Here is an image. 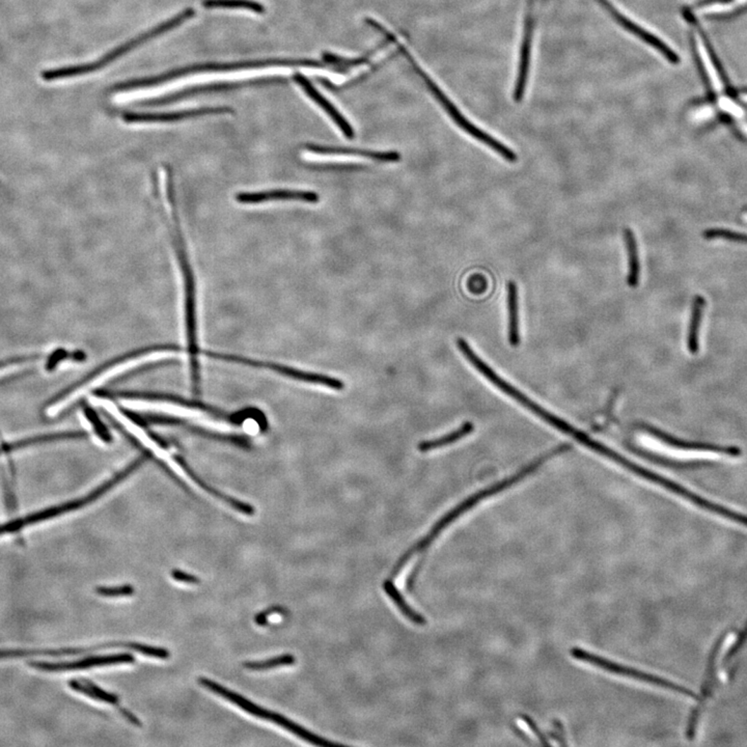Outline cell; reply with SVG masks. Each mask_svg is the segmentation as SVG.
I'll list each match as a JSON object with an SVG mask.
<instances>
[{
    "label": "cell",
    "mask_w": 747,
    "mask_h": 747,
    "mask_svg": "<svg viewBox=\"0 0 747 747\" xmlns=\"http://www.w3.org/2000/svg\"><path fill=\"white\" fill-rule=\"evenodd\" d=\"M163 177H164L163 185H164L165 189V202H167V210H169V226H171V236H173L174 243L176 245L178 264H180L183 279H184L185 324H186L185 328H186L187 351H188L193 391L195 394H200V374L198 356H200V350L198 344L195 277H193V268H191L190 262H189L184 238H183L182 231H181L177 206H176L175 193H174L173 178H171V173L169 169H164Z\"/></svg>",
    "instance_id": "3957f363"
},
{
    "label": "cell",
    "mask_w": 747,
    "mask_h": 747,
    "mask_svg": "<svg viewBox=\"0 0 747 747\" xmlns=\"http://www.w3.org/2000/svg\"><path fill=\"white\" fill-rule=\"evenodd\" d=\"M570 654L576 660L590 663V664L599 667V669H605V671L609 672V673L636 679V680L643 681V682L649 683V684L656 685V686L663 687V688L684 694V696H689V698H696V694L691 689H687L686 687L680 686V685L675 684V683L671 682L667 679L660 678L658 676L650 675V674L632 669V667H624V665L608 660V659L600 657V656L590 653V652L585 651V650L581 649V648H573V649L570 650Z\"/></svg>",
    "instance_id": "30bf717a"
},
{
    "label": "cell",
    "mask_w": 747,
    "mask_h": 747,
    "mask_svg": "<svg viewBox=\"0 0 747 747\" xmlns=\"http://www.w3.org/2000/svg\"><path fill=\"white\" fill-rule=\"evenodd\" d=\"M572 449V447L570 444H559L557 447H553L549 451H546L543 455L538 457L537 459L533 460L532 462L528 463V465L517 471L515 475H511V477L506 478L500 482H495V484L491 485V486L487 487V488L480 490L479 492L475 493V494L470 495L467 497L466 499L463 500L460 502L458 506L455 508L451 509L449 512H447L442 519L438 520L436 522L435 526L431 528L429 534L426 537L423 538L420 542L412 546L411 548L403 554V557L399 559L398 563L394 566V569L391 571V577H396V575L400 573V571L403 569L405 564L411 559L412 555L415 554L418 552H424L430 544L438 537V535L444 530L447 526H449L451 522L455 521L457 518L461 516L464 513L468 512L471 509L475 508L479 502L486 499V498L493 497V495L497 494V493L502 492L506 489L510 488V487L514 486L515 484L519 482L520 480L526 479L528 475H532L535 470L540 468L544 463L547 462L548 460L552 459L555 456L561 455V454L567 453Z\"/></svg>",
    "instance_id": "277c9868"
},
{
    "label": "cell",
    "mask_w": 747,
    "mask_h": 747,
    "mask_svg": "<svg viewBox=\"0 0 747 747\" xmlns=\"http://www.w3.org/2000/svg\"><path fill=\"white\" fill-rule=\"evenodd\" d=\"M641 427L654 438H657L659 442L667 444V447L685 451V453L693 454L696 458L717 459V458L724 457L737 458L738 456L741 455V449L738 447H718V445L700 444V442H684L655 427L643 425Z\"/></svg>",
    "instance_id": "4fadbf2b"
},
{
    "label": "cell",
    "mask_w": 747,
    "mask_h": 747,
    "mask_svg": "<svg viewBox=\"0 0 747 747\" xmlns=\"http://www.w3.org/2000/svg\"><path fill=\"white\" fill-rule=\"evenodd\" d=\"M69 686L72 691L85 694V696H89L92 700L108 703V704L114 705L116 707L120 705V696L105 691L104 689L90 682L87 679H71L69 681Z\"/></svg>",
    "instance_id": "ffe728a7"
},
{
    "label": "cell",
    "mask_w": 747,
    "mask_h": 747,
    "mask_svg": "<svg viewBox=\"0 0 747 747\" xmlns=\"http://www.w3.org/2000/svg\"><path fill=\"white\" fill-rule=\"evenodd\" d=\"M705 299L702 296H696L691 312V324H689L688 336H687V348L691 354H696L700 349V329L702 324L703 312L705 308Z\"/></svg>",
    "instance_id": "d4e9b609"
},
{
    "label": "cell",
    "mask_w": 747,
    "mask_h": 747,
    "mask_svg": "<svg viewBox=\"0 0 747 747\" xmlns=\"http://www.w3.org/2000/svg\"><path fill=\"white\" fill-rule=\"evenodd\" d=\"M720 107L724 108L727 111L731 112L735 116H741L743 114L741 108L738 107L737 104L733 102V101L729 100V99H722L720 101Z\"/></svg>",
    "instance_id": "d590c367"
},
{
    "label": "cell",
    "mask_w": 747,
    "mask_h": 747,
    "mask_svg": "<svg viewBox=\"0 0 747 747\" xmlns=\"http://www.w3.org/2000/svg\"><path fill=\"white\" fill-rule=\"evenodd\" d=\"M704 236L707 239L722 238V239L731 240V241L747 243V235L746 233H735V231L722 230V229H715V230L713 229V230L706 231Z\"/></svg>",
    "instance_id": "1f68e13d"
},
{
    "label": "cell",
    "mask_w": 747,
    "mask_h": 747,
    "mask_svg": "<svg viewBox=\"0 0 747 747\" xmlns=\"http://www.w3.org/2000/svg\"><path fill=\"white\" fill-rule=\"evenodd\" d=\"M101 497H102V492L98 488H96L92 492H90L89 494L85 495V497L70 500V502H66L63 504H57V506H50V508L44 509V510L37 511V512L32 513V514L26 515L24 517L11 520V521L6 522V523L0 524V537L4 535L16 534L22 528H28V526H35V524L40 523V522L47 521V520L54 519V518L61 516V515L67 514V513L80 510V509L89 506L92 502H97Z\"/></svg>",
    "instance_id": "8fae6325"
},
{
    "label": "cell",
    "mask_w": 747,
    "mask_h": 747,
    "mask_svg": "<svg viewBox=\"0 0 747 747\" xmlns=\"http://www.w3.org/2000/svg\"><path fill=\"white\" fill-rule=\"evenodd\" d=\"M294 80L299 87H301L304 92L336 123V125L338 126L339 129L343 132L346 138H349V140L354 138L356 133H354V129L352 128L351 124L346 120L345 116L336 109V107L312 85V83L305 76H303L300 73L299 74L297 73V74L294 75Z\"/></svg>",
    "instance_id": "e0dca14e"
},
{
    "label": "cell",
    "mask_w": 747,
    "mask_h": 747,
    "mask_svg": "<svg viewBox=\"0 0 747 747\" xmlns=\"http://www.w3.org/2000/svg\"><path fill=\"white\" fill-rule=\"evenodd\" d=\"M205 356L217 360L226 361V363H238V365H248V367L257 368V369H267L281 376L288 377L293 380L301 381V382L310 383V384L322 385V387H329V389L341 391L345 389L344 381L339 380L334 377L327 375L312 373L305 372L303 370L295 369L281 363H271V361L255 360V359L248 358L244 356H233V354L218 353V352H204Z\"/></svg>",
    "instance_id": "9c48e42d"
},
{
    "label": "cell",
    "mask_w": 747,
    "mask_h": 747,
    "mask_svg": "<svg viewBox=\"0 0 747 747\" xmlns=\"http://www.w3.org/2000/svg\"><path fill=\"white\" fill-rule=\"evenodd\" d=\"M380 34L382 35L389 43L394 44V45L396 46L399 52H400V54L405 57V59L408 61L412 69L414 70V72H415L416 74L420 77V79L424 81L427 89H429L430 92H432V95L435 97L436 100L442 105L445 111L449 114L451 120L456 123V125H457L458 127L461 128L463 131L466 132L467 134L473 136V138L479 140L480 142L484 143L487 147H491L493 151L499 154L504 160L508 161V162H516V153H514L510 147H508L506 145H504V143L500 142L497 138L491 136L490 134L486 133V132L482 131L480 128H478L477 126L469 122V121L463 116L461 112H460L458 107H456L455 104L449 100V98H447V95L442 92V90L436 85L435 81H434L433 79L427 74V72L418 65V61H416L415 59L412 56L411 54L408 51V49H407L405 46H403L402 44L399 43L396 37H394L391 32H389L387 28H382L380 30Z\"/></svg>",
    "instance_id": "52a82bcc"
},
{
    "label": "cell",
    "mask_w": 747,
    "mask_h": 747,
    "mask_svg": "<svg viewBox=\"0 0 747 747\" xmlns=\"http://www.w3.org/2000/svg\"><path fill=\"white\" fill-rule=\"evenodd\" d=\"M83 413H85V418L89 420L90 425H92V429H94L95 433L97 434L99 438L102 440L105 444H109L111 442L112 438L110 436L109 431L105 425L101 422L99 418L98 414L94 411L90 406L85 405L83 407Z\"/></svg>",
    "instance_id": "f546056e"
},
{
    "label": "cell",
    "mask_w": 747,
    "mask_h": 747,
    "mask_svg": "<svg viewBox=\"0 0 747 747\" xmlns=\"http://www.w3.org/2000/svg\"><path fill=\"white\" fill-rule=\"evenodd\" d=\"M85 358H87V356H85V352L80 351V350L70 352L68 350L63 349V348H59V349L55 350L48 356L45 369L46 371L51 372L61 361L67 360V359H71V360L75 361H83L85 360Z\"/></svg>",
    "instance_id": "f1b7e54d"
},
{
    "label": "cell",
    "mask_w": 747,
    "mask_h": 747,
    "mask_svg": "<svg viewBox=\"0 0 747 747\" xmlns=\"http://www.w3.org/2000/svg\"><path fill=\"white\" fill-rule=\"evenodd\" d=\"M230 107H202L195 109L180 110L171 112H125L122 120L127 124H145V123H173L212 114H233Z\"/></svg>",
    "instance_id": "9a60e30c"
},
{
    "label": "cell",
    "mask_w": 747,
    "mask_h": 747,
    "mask_svg": "<svg viewBox=\"0 0 747 747\" xmlns=\"http://www.w3.org/2000/svg\"><path fill=\"white\" fill-rule=\"evenodd\" d=\"M85 437H87V433L85 431H63L56 432V433L44 434V435L32 436V437L23 438V439L17 440V442H4V444H0V455H6V454H11L13 451H18V449H24V447H30V445L48 444V442H61V440L67 439H83V438Z\"/></svg>",
    "instance_id": "d6986e66"
},
{
    "label": "cell",
    "mask_w": 747,
    "mask_h": 747,
    "mask_svg": "<svg viewBox=\"0 0 747 747\" xmlns=\"http://www.w3.org/2000/svg\"><path fill=\"white\" fill-rule=\"evenodd\" d=\"M552 726L553 731H557V733L559 734V735L561 736L563 739L566 740V731L565 727H564V724H561V722H559V719H553Z\"/></svg>",
    "instance_id": "74e56055"
},
{
    "label": "cell",
    "mask_w": 747,
    "mask_h": 747,
    "mask_svg": "<svg viewBox=\"0 0 747 747\" xmlns=\"http://www.w3.org/2000/svg\"><path fill=\"white\" fill-rule=\"evenodd\" d=\"M296 662V659L291 654L277 656V657L266 659V660L245 661L243 667L250 671H265V669H275L279 667H288Z\"/></svg>",
    "instance_id": "83f0119b"
},
{
    "label": "cell",
    "mask_w": 747,
    "mask_h": 747,
    "mask_svg": "<svg viewBox=\"0 0 747 747\" xmlns=\"http://www.w3.org/2000/svg\"><path fill=\"white\" fill-rule=\"evenodd\" d=\"M180 353V348L175 345L151 346L129 352L101 365L78 382L59 392L46 405V414L48 416H55L63 413L68 409H71L73 405L80 400L83 394L104 384L107 381L135 370L165 363L169 359L177 358L176 356Z\"/></svg>",
    "instance_id": "7a4b0ae2"
},
{
    "label": "cell",
    "mask_w": 747,
    "mask_h": 747,
    "mask_svg": "<svg viewBox=\"0 0 747 747\" xmlns=\"http://www.w3.org/2000/svg\"><path fill=\"white\" fill-rule=\"evenodd\" d=\"M198 684L202 685V686L204 687V688H206L207 691L221 696L224 700H229L231 704H235L236 706L239 707V708L242 709L243 711L248 712L250 715L261 718V719L268 720V722H271L272 724H277V726L286 729V731H291V733L294 734V735L303 738V739L305 740V741L310 742V743L321 746H339L338 743L327 741V740L323 739V738L310 733L308 729L303 728V727L299 726V724H295L292 720L288 719L285 716L281 715V714L277 713V712L262 708L259 705H255V703L250 702V700L244 698L241 694L233 693V691H230V689L226 688V687L214 682L211 679L202 676V678L198 679Z\"/></svg>",
    "instance_id": "ba28073f"
},
{
    "label": "cell",
    "mask_w": 747,
    "mask_h": 747,
    "mask_svg": "<svg viewBox=\"0 0 747 747\" xmlns=\"http://www.w3.org/2000/svg\"><path fill=\"white\" fill-rule=\"evenodd\" d=\"M284 81L281 78H259L250 79V80L224 81V83H208V85H195V87H187L175 92V94L167 95L160 98L151 99V100L142 101L138 103L140 107H161V105L171 104L178 101L185 100L191 97L200 96V95L215 94V92H231V90L243 89V87H257V85H275Z\"/></svg>",
    "instance_id": "7c38bea8"
},
{
    "label": "cell",
    "mask_w": 747,
    "mask_h": 747,
    "mask_svg": "<svg viewBox=\"0 0 747 747\" xmlns=\"http://www.w3.org/2000/svg\"><path fill=\"white\" fill-rule=\"evenodd\" d=\"M746 638H747V623H746V627H744L743 629H742V631L740 632L739 636H738L737 641H736L735 645H733V648H731V651H729V653L728 654V656H727L726 661H729V659L733 658L734 656H735L736 654H737L738 652H739V650L741 649L742 645H743L744 643H746V641L747 640Z\"/></svg>",
    "instance_id": "e575fe53"
},
{
    "label": "cell",
    "mask_w": 747,
    "mask_h": 747,
    "mask_svg": "<svg viewBox=\"0 0 747 747\" xmlns=\"http://www.w3.org/2000/svg\"><path fill=\"white\" fill-rule=\"evenodd\" d=\"M729 4H731L734 10H736V8H741V6H746L747 0H731Z\"/></svg>",
    "instance_id": "f35d334b"
},
{
    "label": "cell",
    "mask_w": 747,
    "mask_h": 747,
    "mask_svg": "<svg viewBox=\"0 0 747 747\" xmlns=\"http://www.w3.org/2000/svg\"><path fill=\"white\" fill-rule=\"evenodd\" d=\"M236 200L239 204L255 205L262 202H277V200H297V202L317 204L320 200L318 193L312 191L289 190V189H277V190L261 191V193H243L236 195Z\"/></svg>",
    "instance_id": "2e32d148"
},
{
    "label": "cell",
    "mask_w": 747,
    "mask_h": 747,
    "mask_svg": "<svg viewBox=\"0 0 747 747\" xmlns=\"http://www.w3.org/2000/svg\"><path fill=\"white\" fill-rule=\"evenodd\" d=\"M202 6L209 10L226 8V10H246L255 14H264L266 8L263 4L255 0H204Z\"/></svg>",
    "instance_id": "4316f807"
},
{
    "label": "cell",
    "mask_w": 747,
    "mask_h": 747,
    "mask_svg": "<svg viewBox=\"0 0 747 747\" xmlns=\"http://www.w3.org/2000/svg\"><path fill=\"white\" fill-rule=\"evenodd\" d=\"M514 729L515 731H516V733L518 734V735L520 736V737L523 738V740H526V741L528 742L530 741V740H528V736H526V734H524L523 731H521V729H518L517 727H515Z\"/></svg>",
    "instance_id": "ab89813d"
},
{
    "label": "cell",
    "mask_w": 747,
    "mask_h": 747,
    "mask_svg": "<svg viewBox=\"0 0 747 747\" xmlns=\"http://www.w3.org/2000/svg\"><path fill=\"white\" fill-rule=\"evenodd\" d=\"M694 45H696V54L700 57V63L706 72L708 80L710 81L712 89L717 92H722L724 90V83L700 35H696L694 37Z\"/></svg>",
    "instance_id": "603a6c76"
},
{
    "label": "cell",
    "mask_w": 747,
    "mask_h": 747,
    "mask_svg": "<svg viewBox=\"0 0 747 747\" xmlns=\"http://www.w3.org/2000/svg\"><path fill=\"white\" fill-rule=\"evenodd\" d=\"M509 341L516 346L520 343L519 305H518V289L514 281L508 285Z\"/></svg>",
    "instance_id": "cb8c5ba5"
},
{
    "label": "cell",
    "mask_w": 747,
    "mask_h": 747,
    "mask_svg": "<svg viewBox=\"0 0 747 747\" xmlns=\"http://www.w3.org/2000/svg\"><path fill=\"white\" fill-rule=\"evenodd\" d=\"M96 402L99 406L102 407L107 412L108 415L119 426L122 427V429L126 431V433L132 439H134V442L142 445L147 449L150 456L153 455L158 461L162 463L165 469L173 473L174 477L177 478L182 482H184L185 486L193 487L195 490L202 491L206 494L210 495L214 499H217L218 502H222V504H228L233 510L242 513L246 516H253L255 515V510L251 504L236 499L235 497H231L230 495L224 494V493L220 492L217 489L213 488L210 485L207 484L205 480L200 479L195 473H193V469L185 463L182 458L178 457L175 454H171L169 451L166 444L162 442V439L145 430V427L140 425V423L133 415L131 416L127 412L123 411L108 396H98L97 394Z\"/></svg>",
    "instance_id": "6da1fadb"
},
{
    "label": "cell",
    "mask_w": 747,
    "mask_h": 747,
    "mask_svg": "<svg viewBox=\"0 0 747 747\" xmlns=\"http://www.w3.org/2000/svg\"><path fill=\"white\" fill-rule=\"evenodd\" d=\"M97 594L103 597H127L135 593V588L131 585H116V587H97Z\"/></svg>",
    "instance_id": "4dcf8cb0"
},
{
    "label": "cell",
    "mask_w": 747,
    "mask_h": 747,
    "mask_svg": "<svg viewBox=\"0 0 747 747\" xmlns=\"http://www.w3.org/2000/svg\"><path fill=\"white\" fill-rule=\"evenodd\" d=\"M118 708L119 711H120V713L122 714L123 716H124L126 719H127L128 722H130V724H133V726L136 727H142V722H140V720L138 719V718L136 717V716L134 715L133 713H131V712L128 711L127 709L122 708V707H120V705H119Z\"/></svg>",
    "instance_id": "8d00e7d4"
},
{
    "label": "cell",
    "mask_w": 747,
    "mask_h": 747,
    "mask_svg": "<svg viewBox=\"0 0 747 747\" xmlns=\"http://www.w3.org/2000/svg\"><path fill=\"white\" fill-rule=\"evenodd\" d=\"M195 16V11L193 8H188L187 10L183 11L177 16L173 17L167 21L162 22L159 25L155 26L152 30H147V32H143L140 36L134 37V39L130 40V41L126 42L119 47L114 48L112 51L109 54H105L104 56L99 59L98 61H92V63H83V65L77 66H69V67L57 68V69L46 70V71L42 72L41 77L44 81L47 83H52V81L63 80V79L74 78V77L83 76V75L90 74V73H94L99 71V70L103 69V68L107 67L110 63H114L116 59H120L123 55L129 54L132 50L135 48L140 47L147 42L151 41V40L156 39L159 36H162L165 32H171V30H175L178 26L182 25L185 22L188 20L193 19Z\"/></svg>",
    "instance_id": "8992f818"
},
{
    "label": "cell",
    "mask_w": 747,
    "mask_h": 747,
    "mask_svg": "<svg viewBox=\"0 0 747 747\" xmlns=\"http://www.w3.org/2000/svg\"><path fill=\"white\" fill-rule=\"evenodd\" d=\"M626 248L628 255V286L636 288L638 286L640 279V262L638 257V243H636V236L630 229H626L624 231Z\"/></svg>",
    "instance_id": "44dd1931"
},
{
    "label": "cell",
    "mask_w": 747,
    "mask_h": 747,
    "mask_svg": "<svg viewBox=\"0 0 747 747\" xmlns=\"http://www.w3.org/2000/svg\"><path fill=\"white\" fill-rule=\"evenodd\" d=\"M305 149L310 153L318 154V155L358 156V157L367 158V159L384 163L399 162L401 160V154L396 151L378 152L371 151V150L356 149V147L314 145V143H308V145H305Z\"/></svg>",
    "instance_id": "ac0fdd59"
},
{
    "label": "cell",
    "mask_w": 747,
    "mask_h": 747,
    "mask_svg": "<svg viewBox=\"0 0 747 747\" xmlns=\"http://www.w3.org/2000/svg\"><path fill=\"white\" fill-rule=\"evenodd\" d=\"M475 430V425L471 422L463 423L461 427L458 429L454 430L451 433L445 434L442 437L434 438V439L426 440V442H422L418 444V449L422 453H427V451H434V449H442V447H447V445L455 444V442H459L462 438L466 437L469 434L473 433Z\"/></svg>",
    "instance_id": "7402d4cb"
},
{
    "label": "cell",
    "mask_w": 747,
    "mask_h": 747,
    "mask_svg": "<svg viewBox=\"0 0 747 747\" xmlns=\"http://www.w3.org/2000/svg\"><path fill=\"white\" fill-rule=\"evenodd\" d=\"M520 719H522L523 720V722H526V726H528V729H530V731H532L533 733H534L535 735L537 736L538 739L541 741L542 744H544V746H550L549 741H548L547 738H546L545 735L542 733L541 729H539V727H538V724H535V720L533 719L530 716L526 715V714H523V715H520Z\"/></svg>",
    "instance_id": "836d02e7"
},
{
    "label": "cell",
    "mask_w": 747,
    "mask_h": 747,
    "mask_svg": "<svg viewBox=\"0 0 747 747\" xmlns=\"http://www.w3.org/2000/svg\"><path fill=\"white\" fill-rule=\"evenodd\" d=\"M135 662V657L130 653L110 654V655L90 656L75 661H61V662H47V661H32L28 663L30 667L37 671L69 672L79 669H94V667H109V665L123 664V663Z\"/></svg>",
    "instance_id": "5bb4252c"
},
{
    "label": "cell",
    "mask_w": 747,
    "mask_h": 747,
    "mask_svg": "<svg viewBox=\"0 0 747 747\" xmlns=\"http://www.w3.org/2000/svg\"><path fill=\"white\" fill-rule=\"evenodd\" d=\"M171 578L175 579L178 583H187V585H198L200 583V579L196 577L195 575L189 574V573L182 570H171Z\"/></svg>",
    "instance_id": "d6a6232c"
},
{
    "label": "cell",
    "mask_w": 747,
    "mask_h": 747,
    "mask_svg": "<svg viewBox=\"0 0 747 747\" xmlns=\"http://www.w3.org/2000/svg\"><path fill=\"white\" fill-rule=\"evenodd\" d=\"M383 588H384L385 593L387 596L391 599L392 602L396 605V607L401 610L403 614L411 621L412 623L415 624L418 626H425L427 624L426 619L424 617L420 616L418 612L411 608V606L406 602L403 595L399 592L398 588L394 585L391 581H385L383 583Z\"/></svg>",
    "instance_id": "484cf974"
},
{
    "label": "cell",
    "mask_w": 747,
    "mask_h": 747,
    "mask_svg": "<svg viewBox=\"0 0 747 747\" xmlns=\"http://www.w3.org/2000/svg\"><path fill=\"white\" fill-rule=\"evenodd\" d=\"M272 67L326 69L330 67V65L323 61L305 59H250V61H226V63L210 61V63H195V65L177 68V69L155 75V76L142 77V78L124 81V83L114 85L111 87V92H124L145 89V87H157L169 81L189 76V75L198 74V73L241 71V70L265 69V68Z\"/></svg>",
    "instance_id": "5b68a950"
}]
</instances>
